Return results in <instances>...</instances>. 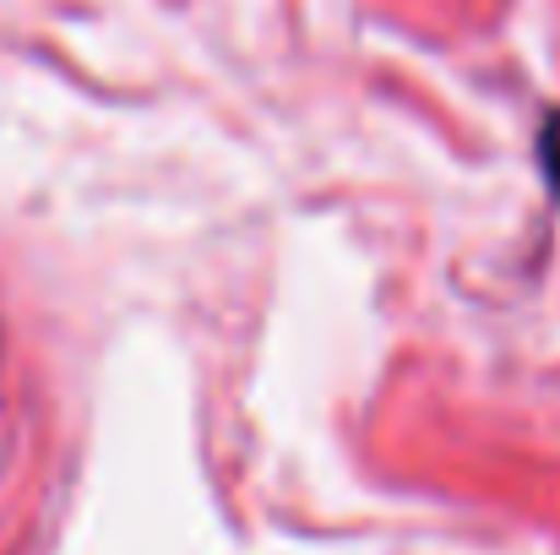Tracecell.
Here are the masks:
<instances>
[{
  "mask_svg": "<svg viewBox=\"0 0 560 555\" xmlns=\"http://www.w3.org/2000/svg\"><path fill=\"white\" fill-rule=\"evenodd\" d=\"M539 159H545V181H550V190L560 196V115H550L545 131H539Z\"/></svg>",
  "mask_w": 560,
  "mask_h": 555,
  "instance_id": "obj_1",
  "label": "cell"
}]
</instances>
